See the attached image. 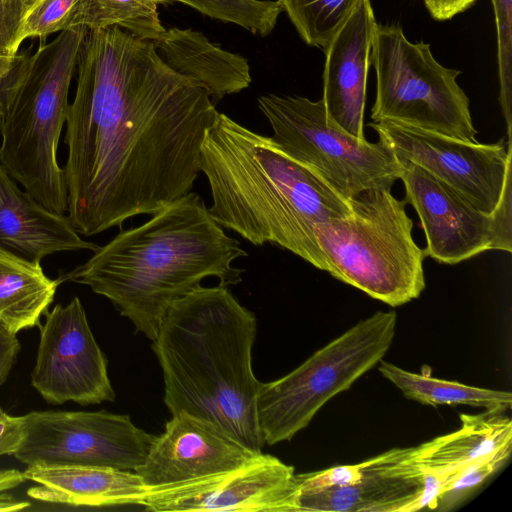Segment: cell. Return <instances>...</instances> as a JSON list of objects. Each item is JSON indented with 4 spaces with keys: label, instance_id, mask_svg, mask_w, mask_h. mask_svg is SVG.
I'll return each instance as SVG.
<instances>
[{
    "label": "cell",
    "instance_id": "31",
    "mask_svg": "<svg viewBox=\"0 0 512 512\" xmlns=\"http://www.w3.org/2000/svg\"><path fill=\"white\" fill-rule=\"evenodd\" d=\"M30 50L14 55H0V121L29 69Z\"/></svg>",
    "mask_w": 512,
    "mask_h": 512
},
{
    "label": "cell",
    "instance_id": "4",
    "mask_svg": "<svg viewBox=\"0 0 512 512\" xmlns=\"http://www.w3.org/2000/svg\"><path fill=\"white\" fill-rule=\"evenodd\" d=\"M255 336V315L227 286H200L171 306L152 350L171 415L204 419L259 453L265 442L256 412Z\"/></svg>",
    "mask_w": 512,
    "mask_h": 512
},
{
    "label": "cell",
    "instance_id": "8",
    "mask_svg": "<svg viewBox=\"0 0 512 512\" xmlns=\"http://www.w3.org/2000/svg\"><path fill=\"white\" fill-rule=\"evenodd\" d=\"M370 64L376 74L373 122L388 121L459 140L478 142L461 71L444 67L430 44L412 43L398 25L377 24Z\"/></svg>",
    "mask_w": 512,
    "mask_h": 512
},
{
    "label": "cell",
    "instance_id": "30",
    "mask_svg": "<svg viewBox=\"0 0 512 512\" xmlns=\"http://www.w3.org/2000/svg\"><path fill=\"white\" fill-rule=\"evenodd\" d=\"M364 477L363 462L339 465L316 472L296 474L298 498L325 490L354 485Z\"/></svg>",
    "mask_w": 512,
    "mask_h": 512
},
{
    "label": "cell",
    "instance_id": "19",
    "mask_svg": "<svg viewBox=\"0 0 512 512\" xmlns=\"http://www.w3.org/2000/svg\"><path fill=\"white\" fill-rule=\"evenodd\" d=\"M22 474L38 484L33 499L75 507L141 506L148 493L136 472L110 467L31 465Z\"/></svg>",
    "mask_w": 512,
    "mask_h": 512
},
{
    "label": "cell",
    "instance_id": "14",
    "mask_svg": "<svg viewBox=\"0 0 512 512\" xmlns=\"http://www.w3.org/2000/svg\"><path fill=\"white\" fill-rule=\"evenodd\" d=\"M141 506L154 512H298L296 473L261 452L229 471L149 488Z\"/></svg>",
    "mask_w": 512,
    "mask_h": 512
},
{
    "label": "cell",
    "instance_id": "10",
    "mask_svg": "<svg viewBox=\"0 0 512 512\" xmlns=\"http://www.w3.org/2000/svg\"><path fill=\"white\" fill-rule=\"evenodd\" d=\"M14 456L27 466H99L135 471L155 438L128 415L107 411H32Z\"/></svg>",
    "mask_w": 512,
    "mask_h": 512
},
{
    "label": "cell",
    "instance_id": "12",
    "mask_svg": "<svg viewBox=\"0 0 512 512\" xmlns=\"http://www.w3.org/2000/svg\"><path fill=\"white\" fill-rule=\"evenodd\" d=\"M398 159L404 200L416 211L425 233L426 257L452 265L485 251L512 252V207L482 212L420 166Z\"/></svg>",
    "mask_w": 512,
    "mask_h": 512
},
{
    "label": "cell",
    "instance_id": "35",
    "mask_svg": "<svg viewBox=\"0 0 512 512\" xmlns=\"http://www.w3.org/2000/svg\"><path fill=\"white\" fill-rule=\"evenodd\" d=\"M19 351L16 334L0 320V385L7 380Z\"/></svg>",
    "mask_w": 512,
    "mask_h": 512
},
{
    "label": "cell",
    "instance_id": "22",
    "mask_svg": "<svg viewBox=\"0 0 512 512\" xmlns=\"http://www.w3.org/2000/svg\"><path fill=\"white\" fill-rule=\"evenodd\" d=\"M60 283L46 276L41 264L0 251V320L15 334L38 325Z\"/></svg>",
    "mask_w": 512,
    "mask_h": 512
},
{
    "label": "cell",
    "instance_id": "33",
    "mask_svg": "<svg viewBox=\"0 0 512 512\" xmlns=\"http://www.w3.org/2000/svg\"><path fill=\"white\" fill-rule=\"evenodd\" d=\"M25 423V415L12 416L0 408V456H14L24 439Z\"/></svg>",
    "mask_w": 512,
    "mask_h": 512
},
{
    "label": "cell",
    "instance_id": "20",
    "mask_svg": "<svg viewBox=\"0 0 512 512\" xmlns=\"http://www.w3.org/2000/svg\"><path fill=\"white\" fill-rule=\"evenodd\" d=\"M154 45L172 70L200 84L212 98L238 93L252 82L245 57L224 50L201 32L166 29Z\"/></svg>",
    "mask_w": 512,
    "mask_h": 512
},
{
    "label": "cell",
    "instance_id": "2",
    "mask_svg": "<svg viewBox=\"0 0 512 512\" xmlns=\"http://www.w3.org/2000/svg\"><path fill=\"white\" fill-rule=\"evenodd\" d=\"M201 172L209 183V212L219 225L255 246L277 245L327 272L317 224L350 213V199L312 168L224 113L208 129Z\"/></svg>",
    "mask_w": 512,
    "mask_h": 512
},
{
    "label": "cell",
    "instance_id": "26",
    "mask_svg": "<svg viewBox=\"0 0 512 512\" xmlns=\"http://www.w3.org/2000/svg\"><path fill=\"white\" fill-rule=\"evenodd\" d=\"M184 3L204 16L238 25L260 36L276 26L282 8L274 0H169Z\"/></svg>",
    "mask_w": 512,
    "mask_h": 512
},
{
    "label": "cell",
    "instance_id": "5",
    "mask_svg": "<svg viewBox=\"0 0 512 512\" xmlns=\"http://www.w3.org/2000/svg\"><path fill=\"white\" fill-rule=\"evenodd\" d=\"M88 30L62 31L31 56L29 69L0 121V163L48 210L65 214L68 194L57 148L69 108L68 92Z\"/></svg>",
    "mask_w": 512,
    "mask_h": 512
},
{
    "label": "cell",
    "instance_id": "17",
    "mask_svg": "<svg viewBox=\"0 0 512 512\" xmlns=\"http://www.w3.org/2000/svg\"><path fill=\"white\" fill-rule=\"evenodd\" d=\"M410 448H395L363 461L354 485L298 498V512H411L423 487L422 472L408 460Z\"/></svg>",
    "mask_w": 512,
    "mask_h": 512
},
{
    "label": "cell",
    "instance_id": "15",
    "mask_svg": "<svg viewBox=\"0 0 512 512\" xmlns=\"http://www.w3.org/2000/svg\"><path fill=\"white\" fill-rule=\"evenodd\" d=\"M259 453L214 424L179 412L172 415L164 432L155 436L144 462L134 472L149 489L229 471Z\"/></svg>",
    "mask_w": 512,
    "mask_h": 512
},
{
    "label": "cell",
    "instance_id": "21",
    "mask_svg": "<svg viewBox=\"0 0 512 512\" xmlns=\"http://www.w3.org/2000/svg\"><path fill=\"white\" fill-rule=\"evenodd\" d=\"M503 413H461L458 430L410 447L408 459L421 470L451 472L511 446L512 422Z\"/></svg>",
    "mask_w": 512,
    "mask_h": 512
},
{
    "label": "cell",
    "instance_id": "7",
    "mask_svg": "<svg viewBox=\"0 0 512 512\" xmlns=\"http://www.w3.org/2000/svg\"><path fill=\"white\" fill-rule=\"evenodd\" d=\"M396 323V312L377 311L287 375L260 383L256 412L264 442L275 445L291 440L330 399L383 360L392 345Z\"/></svg>",
    "mask_w": 512,
    "mask_h": 512
},
{
    "label": "cell",
    "instance_id": "34",
    "mask_svg": "<svg viewBox=\"0 0 512 512\" xmlns=\"http://www.w3.org/2000/svg\"><path fill=\"white\" fill-rule=\"evenodd\" d=\"M26 479L22 472L16 469L0 471V512L18 511L30 505L27 501L16 499L9 490L19 486Z\"/></svg>",
    "mask_w": 512,
    "mask_h": 512
},
{
    "label": "cell",
    "instance_id": "18",
    "mask_svg": "<svg viewBox=\"0 0 512 512\" xmlns=\"http://www.w3.org/2000/svg\"><path fill=\"white\" fill-rule=\"evenodd\" d=\"M100 246L80 237L65 214L41 205L0 163V251L32 264L50 254Z\"/></svg>",
    "mask_w": 512,
    "mask_h": 512
},
{
    "label": "cell",
    "instance_id": "24",
    "mask_svg": "<svg viewBox=\"0 0 512 512\" xmlns=\"http://www.w3.org/2000/svg\"><path fill=\"white\" fill-rule=\"evenodd\" d=\"M169 0H77L70 28L99 30L119 27L127 33L156 42L165 32L158 5Z\"/></svg>",
    "mask_w": 512,
    "mask_h": 512
},
{
    "label": "cell",
    "instance_id": "13",
    "mask_svg": "<svg viewBox=\"0 0 512 512\" xmlns=\"http://www.w3.org/2000/svg\"><path fill=\"white\" fill-rule=\"evenodd\" d=\"M31 382L44 400L53 404L114 401L107 360L78 297L46 313Z\"/></svg>",
    "mask_w": 512,
    "mask_h": 512
},
{
    "label": "cell",
    "instance_id": "6",
    "mask_svg": "<svg viewBox=\"0 0 512 512\" xmlns=\"http://www.w3.org/2000/svg\"><path fill=\"white\" fill-rule=\"evenodd\" d=\"M350 204L348 215L315 226L327 272L392 307L418 298L426 287V255L413 239L406 201L391 188H375Z\"/></svg>",
    "mask_w": 512,
    "mask_h": 512
},
{
    "label": "cell",
    "instance_id": "29",
    "mask_svg": "<svg viewBox=\"0 0 512 512\" xmlns=\"http://www.w3.org/2000/svg\"><path fill=\"white\" fill-rule=\"evenodd\" d=\"M77 0H37L27 8L20 32L21 42L40 38L70 28Z\"/></svg>",
    "mask_w": 512,
    "mask_h": 512
},
{
    "label": "cell",
    "instance_id": "11",
    "mask_svg": "<svg viewBox=\"0 0 512 512\" xmlns=\"http://www.w3.org/2000/svg\"><path fill=\"white\" fill-rule=\"evenodd\" d=\"M398 158L410 161L488 214L512 207V148L482 144L388 121L371 122Z\"/></svg>",
    "mask_w": 512,
    "mask_h": 512
},
{
    "label": "cell",
    "instance_id": "25",
    "mask_svg": "<svg viewBox=\"0 0 512 512\" xmlns=\"http://www.w3.org/2000/svg\"><path fill=\"white\" fill-rule=\"evenodd\" d=\"M302 40L323 51L359 0H277Z\"/></svg>",
    "mask_w": 512,
    "mask_h": 512
},
{
    "label": "cell",
    "instance_id": "1",
    "mask_svg": "<svg viewBox=\"0 0 512 512\" xmlns=\"http://www.w3.org/2000/svg\"><path fill=\"white\" fill-rule=\"evenodd\" d=\"M76 67L64 167L75 230L121 229L190 193L218 113L206 89L119 27L88 30Z\"/></svg>",
    "mask_w": 512,
    "mask_h": 512
},
{
    "label": "cell",
    "instance_id": "16",
    "mask_svg": "<svg viewBox=\"0 0 512 512\" xmlns=\"http://www.w3.org/2000/svg\"><path fill=\"white\" fill-rule=\"evenodd\" d=\"M376 25L370 0H359L324 50L322 100L327 116L358 139H365L366 84Z\"/></svg>",
    "mask_w": 512,
    "mask_h": 512
},
{
    "label": "cell",
    "instance_id": "3",
    "mask_svg": "<svg viewBox=\"0 0 512 512\" xmlns=\"http://www.w3.org/2000/svg\"><path fill=\"white\" fill-rule=\"evenodd\" d=\"M246 256L240 242L225 233L191 191L145 223L121 229L59 279L106 297L137 332L153 341L171 306L203 279L216 277L227 287L240 283L244 270L233 262Z\"/></svg>",
    "mask_w": 512,
    "mask_h": 512
},
{
    "label": "cell",
    "instance_id": "36",
    "mask_svg": "<svg viewBox=\"0 0 512 512\" xmlns=\"http://www.w3.org/2000/svg\"><path fill=\"white\" fill-rule=\"evenodd\" d=\"M476 0H424V4L433 19L445 21L464 12Z\"/></svg>",
    "mask_w": 512,
    "mask_h": 512
},
{
    "label": "cell",
    "instance_id": "37",
    "mask_svg": "<svg viewBox=\"0 0 512 512\" xmlns=\"http://www.w3.org/2000/svg\"><path fill=\"white\" fill-rule=\"evenodd\" d=\"M37 0H22V2L24 3V5L26 6V8H29L34 2H36Z\"/></svg>",
    "mask_w": 512,
    "mask_h": 512
},
{
    "label": "cell",
    "instance_id": "23",
    "mask_svg": "<svg viewBox=\"0 0 512 512\" xmlns=\"http://www.w3.org/2000/svg\"><path fill=\"white\" fill-rule=\"evenodd\" d=\"M378 364L382 376L400 389L406 398L425 405L462 404L491 412H505L512 406V394L507 391L438 379L424 370L420 374L413 373L384 360Z\"/></svg>",
    "mask_w": 512,
    "mask_h": 512
},
{
    "label": "cell",
    "instance_id": "28",
    "mask_svg": "<svg viewBox=\"0 0 512 512\" xmlns=\"http://www.w3.org/2000/svg\"><path fill=\"white\" fill-rule=\"evenodd\" d=\"M497 32L499 101L506 122L508 140L512 131V0H491Z\"/></svg>",
    "mask_w": 512,
    "mask_h": 512
},
{
    "label": "cell",
    "instance_id": "9",
    "mask_svg": "<svg viewBox=\"0 0 512 512\" xmlns=\"http://www.w3.org/2000/svg\"><path fill=\"white\" fill-rule=\"evenodd\" d=\"M258 107L273 130L275 142L292 158L312 168L345 197L369 189L392 188L402 165L381 138H355L327 116L322 98L266 94Z\"/></svg>",
    "mask_w": 512,
    "mask_h": 512
},
{
    "label": "cell",
    "instance_id": "27",
    "mask_svg": "<svg viewBox=\"0 0 512 512\" xmlns=\"http://www.w3.org/2000/svg\"><path fill=\"white\" fill-rule=\"evenodd\" d=\"M512 445L480 458L462 468L451 471L437 501L441 510H449L464 500L509 459ZM436 507V508H437Z\"/></svg>",
    "mask_w": 512,
    "mask_h": 512
},
{
    "label": "cell",
    "instance_id": "32",
    "mask_svg": "<svg viewBox=\"0 0 512 512\" xmlns=\"http://www.w3.org/2000/svg\"><path fill=\"white\" fill-rule=\"evenodd\" d=\"M27 8L22 0H0V55H14L22 43L21 26Z\"/></svg>",
    "mask_w": 512,
    "mask_h": 512
}]
</instances>
